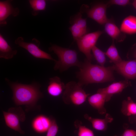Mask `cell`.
<instances>
[{"instance_id": "cell-12", "label": "cell", "mask_w": 136, "mask_h": 136, "mask_svg": "<svg viewBox=\"0 0 136 136\" xmlns=\"http://www.w3.org/2000/svg\"><path fill=\"white\" fill-rule=\"evenodd\" d=\"M47 87L48 93L53 97H57L62 94L65 87V84L62 82L60 78L55 76L49 78Z\"/></svg>"}, {"instance_id": "cell-17", "label": "cell", "mask_w": 136, "mask_h": 136, "mask_svg": "<svg viewBox=\"0 0 136 136\" xmlns=\"http://www.w3.org/2000/svg\"><path fill=\"white\" fill-rule=\"evenodd\" d=\"M3 113L6 124L8 127L21 133H24L20 125L21 120L17 114L10 111H4Z\"/></svg>"}, {"instance_id": "cell-6", "label": "cell", "mask_w": 136, "mask_h": 136, "mask_svg": "<svg viewBox=\"0 0 136 136\" xmlns=\"http://www.w3.org/2000/svg\"><path fill=\"white\" fill-rule=\"evenodd\" d=\"M15 43L18 46L27 50L34 57L38 58L48 59L54 61L56 60L51 55L42 50L39 47L40 42L35 38L32 39L31 42H27L24 41L23 38L20 37L17 38Z\"/></svg>"}, {"instance_id": "cell-13", "label": "cell", "mask_w": 136, "mask_h": 136, "mask_svg": "<svg viewBox=\"0 0 136 136\" xmlns=\"http://www.w3.org/2000/svg\"><path fill=\"white\" fill-rule=\"evenodd\" d=\"M51 122V118L43 115H38L33 119L31 126L36 132L42 133L47 132Z\"/></svg>"}, {"instance_id": "cell-11", "label": "cell", "mask_w": 136, "mask_h": 136, "mask_svg": "<svg viewBox=\"0 0 136 136\" xmlns=\"http://www.w3.org/2000/svg\"><path fill=\"white\" fill-rule=\"evenodd\" d=\"M11 0L0 1V25L2 27L7 24L6 20L10 15L18 16L20 13L19 9L14 8L11 4Z\"/></svg>"}, {"instance_id": "cell-29", "label": "cell", "mask_w": 136, "mask_h": 136, "mask_svg": "<svg viewBox=\"0 0 136 136\" xmlns=\"http://www.w3.org/2000/svg\"><path fill=\"white\" fill-rule=\"evenodd\" d=\"M134 57L136 59V51L135 52V53L134 54Z\"/></svg>"}, {"instance_id": "cell-7", "label": "cell", "mask_w": 136, "mask_h": 136, "mask_svg": "<svg viewBox=\"0 0 136 136\" xmlns=\"http://www.w3.org/2000/svg\"><path fill=\"white\" fill-rule=\"evenodd\" d=\"M72 25L69 28L74 40L78 39L86 34L87 23L86 19L83 18L81 13L77 14L71 19Z\"/></svg>"}, {"instance_id": "cell-15", "label": "cell", "mask_w": 136, "mask_h": 136, "mask_svg": "<svg viewBox=\"0 0 136 136\" xmlns=\"http://www.w3.org/2000/svg\"><path fill=\"white\" fill-rule=\"evenodd\" d=\"M84 118L91 123L94 129L99 131H105L108 127V124L111 123L113 120V118L108 113H106L103 119L95 118L85 114L84 116Z\"/></svg>"}, {"instance_id": "cell-28", "label": "cell", "mask_w": 136, "mask_h": 136, "mask_svg": "<svg viewBox=\"0 0 136 136\" xmlns=\"http://www.w3.org/2000/svg\"><path fill=\"white\" fill-rule=\"evenodd\" d=\"M132 5L134 8L136 7V0L133 1L132 3Z\"/></svg>"}, {"instance_id": "cell-18", "label": "cell", "mask_w": 136, "mask_h": 136, "mask_svg": "<svg viewBox=\"0 0 136 136\" xmlns=\"http://www.w3.org/2000/svg\"><path fill=\"white\" fill-rule=\"evenodd\" d=\"M120 29L125 34L136 33V17L130 15L125 17L122 21Z\"/></svg>"}, {"instance_id": "cell-10", "label": "cell", "mask_w": 136, "mask_h": 136, "mask_svg": "<svg viewBox=\"0 0 136 136\" xmlns=\"http://www.w3.org/2000/svg\"><path fill=\"white\" fill-rule=\"evenodd\" d=\"M131 85L130 82L125 79L123 81L114 82L106 87L99 88L97 92L105 95L106 102L110 100L113 95L120 93L124 89Z\"/></svg>"}, {"instance_id": "cell-16", "label": "cell", "mask_w": 136, "mask_h": 136, "mask_svg": "<svg viewBox=\"0 0 136 136\" xmlns=\"http://www.w3.org/2000/svg\"><path fill=\"white\" fill-rule=\"evenodd\" d=\"M104 25L105 32L113 40L121 42L125 39V34L121 31L120 29L112 20L109 19Z\"/></svg>"}, {"instance_id": "cell-19", "label": "cell", "mask_w": 136, "mask_h": 136, "mask_svg": "<svg viewBox=\"0 0 136 136\" xmlns=\"http://www.w3.org/2000/svg\"><path fill=\"white\" fill-rule=\"evenodd\" d=\"M17 52L16 50L13 49L6 40L0 34V58L8 59L13 58Z\"/></svg>"}, {"instance_id": "cell-8", "label": "cell", "mask_w": 136, "mask_h": 136, "mask_svg": "<svg viewBox=\"0 0 136 136\" xmlns=\"http://www.w3.org/2000/svg\"><path fill=\"white\" fill-rule=\"evenodd\" d=\"M114 70L126 79L136 78V59L128 61L122 60L113 65Z\"/></svg>"}, {"instance_id": "cell-14", "label": "cell", "mask_w": 136, "mask_h": 136, "mask_svg": "<svg viewBox=\"0 0 136 136\" xmlns=\"http://www.w3.org/2000/svg\"><path fill=\"white\" fill-rule=\"evenodd\" d=\"M87 98L90 105L96 109L99 114L103 115L106 113V110L104 107L106 98L103 94L97 92L96 93L89 96Z\"/></svg>"}, {"instance_id": "cell-5", "label": "cell", "mask_w": 136, "mask_h": 136, "mask_svg": "<svg viewBox=\"0 0 136 136\" xmlns=\"http://www.w3.org/2000/svg\"><path fill=\"white\" fill-rule=\"evenodd\" d=\"M103 33V31L98 30L86 33L76 41L79 50L90 62L93 57L91 53L92 48L95 45L98 39Z\"/></svg>"}, {"instance_id": "cell-21", "label": "cell", "mask_w": 136, "mask_h": 136, "mask_svg": "<svg viewBox=\"0 0 136 136\" xmlns=\"http://www.w3.org/2000/svg\"><path fill=\"white\" fill-rule=\"evenodd\" d=\"M114 41L113 40L112 44L105 52V53L106 55L110 59V62L113 63L115 64L121 62L123 60L119 54L115 45Z\"/></svg>"}, {"instance_id": "cell-25", "label": "cell", "mask_w": 136, "mask_h": 136, "mask_svg": "<svg viewBox=\"0 0 136 136\" xmlns=\"http://www.w3.org/2000/svg\"><path fill=\"white\" fill-rule=\"evenodd\" d=\"M58 130V127L55 120L51 118V125L47 130L46 136H56Z\"/></svg>"}, {"instance_id": "cell-2", "label": "cell", "mask_w": 136, "mask_h": 136, "mask_svg": "<svg viewBox=\"0 0 136 136\" xmlns=\"http://www.w3.org/2000/svg\"><path fill=\"white\" fill-rule=\"evenodd\" d=\"M6 80L12 91L13 101L17 105H33L43 96L37 83L27 85L12 83Z\"/></svg>"}, {"instance_id": "cell-3", "label": "cell", "mask_w": 136, "mask_h": 136, "mask_svg": "<svg viewBox=\"0 0 136 136\" xmlns=\"http://www.w3.org/2000/svg\"><path fill=\"white\" fill-rule=\"evenodd\" d=\"M49 51L53 52L58 57L55 62L54 67L55 70L62 72L74 66H81L82 62L78 58L77 53L75 50L62 47L55 44L52 45L49 48Z\"/></svg>"}, {"instance_id": "cell-24", "label": "cell", "mask_w": 136, "mask_h": 136, "mask_svg": "<svg viewBox=\"0 0 136 136\" xmlns=\"http://www.w3.org/2000/svg\"><path fill=\"white\" fill-rule=\"evenodd\" d=\"M75 123V125L78 128V136H94L92 130L81 125L78 121H76Z\"/></svg>"}, {"instance_id": "cell-22", "label": "cell", "mask_w": 136, "mask_h": 136, "mask_svg": "<svg viewBox=\"0 0 136 136\" xmlns=\"http://www.w3.org/2000/svg\"><path fill=\"white\" fill-rule=\"evenodd\" d=\"M28 1L32 9V14L33 16L38 15L40 11L44 10L46 9V2L45 0H29Z\"/></svg>"}, {"instance_id": "cell-27", "label": "cell", "mask_w": 136, "mask_h": 136, "mask_svg": "<svg viewBox=\"0 0 136 136\" xmlns=\"http://www.w3.org/2000/svg\"><path fill=\"white\" fill-rule=\"evenodd\" d=\"M114 136H118L115 135ZM119 136H136V130L131 129H126L123 133Z\"/></svg>"}, {"instance_id": "cell-30", "label": "cell", "mask_w": 136, "mask_h": 136, "mask_svg": "<svg viewBox=\"0 0 136 136\" xmlns=\"http://www.w3.org/2000/svg\"><path fill=\"white\" fill-rule=\"evenodd\" d=\"M135 8V9H136V7H135V8Z\"/></svg>"}, {"instance_id": "cell-1", "label": "cell", "mask_w": 136, "mask_h": 136, "mask_svg": "<svg viewBox=\"0 0 136 136\" xmlns=\"http://www.w3.org/2000/svg\"><path fill=\"white\" fill-rule=\"evenodd\" d=\"M76 74L78 83L82 87L93 83H103L114 81L113 66L108 67L92 64L86 59L82 63Z\"/></svg>"}, {"instance_id": "cell-26", "label": "cell", "mask_w": 136, "mask_h": 136, "mask_svg": "<svg viewBox=\"0 0 136 136\" xmlns=\"http://www.w3.org/2000/svg\"><path fill=\"white\" fill-rule=\"evenodd\" d=\"M130 3V1L128 0H111L109 1L107 4L109 5H116L121 6H125Z\"/></svg>"}, {"instance_id": "cell-4", "label": "cell", "mask_w": 136, "mask_h": 136, "mask_svg": "<svg viewBox=\"0 0 136 136\" xmlns=\"http://www.w3.org/2000/svg\"><path fill=\"white\" fill-rule=\"evenodd\" d=\"M90 94L87 93L78 82L71 81L65 84L62 99L65 104L78 106L83 104Z\"/></svg>"}, {"instance_id": "cell-9", "label": "cell", "mask_w": 136, "mask_h": 136, "mask_svg": "<svg viewBox=\"0 0 136 136\" xmlns=\"http://www.w3.org/2000/svg\"><path fill=\"white\" fill-rule=\"evenodd\" d=\"M108 7L107 4L99 3L85 11L88 17L100 25H104L109 20L106 14Z\"/></svg>"}, {"instance_id": "cell-20", "label": "cell", "mask_w": 136, "mask_h": 136, "mask_svg": "<svg viewBox=\"0 0 136 136\" xmlns=\"http://www.w3.org/2000/svg\"><path fill=\"white\" fill-rule=\"evenodd\" d=\"M121 113L126 116L136 115V103L128 97L122 103L121 110Z\"/></svg>"}, {"instance_id": "cell-23", "label": "cell", "mask_w": 136, "mask_h": 136, "mask_svg": "<svg viewBox=\"0 0 136 136\" xmlns=\"http://www.w3.org/2000/svg\"><path fill=\"white\" fill-rule=\"evenodd\" d=\"M91 51L97 63L101 66H104V65L106 61L105 52L101 50L96 45L93 47Z\"/></svg>"}]
</instances>
